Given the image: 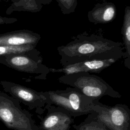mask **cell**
Segmentation results:
<instances>
[{
	"mask_svg": "<svg viewBox=\"0 0 130 130\" xmlns=\"http://www.w3.org/2000/svg\"><path fill=\"white\" fill-rule=\"evenodd\" d=\"M57 51L62 67L89 60L117 61L123 58L124 52L121 43L86 32L78 35L71 42L58 47Z\"/></svg>",
	"mask_w": 130,
	"mask_h": 130,
	"instance_id": "1",
	"label": "cell"
},
{
	"mask_svg": "<svg viewBox=\"0 0 130 130\" xmlns=\"http://www.w3.org/2000/svg\"><path fill=\"white\" fill-rule=\"evenodd\" d=\"M42 93L47 100V105L59 107L74 118L82 115L98 114L104 106L74 87L42 92Z\"/></svg>",
	"mask_w": 130,
	"mask_h": 130,
	"instance_id": "2",
	"label": "cell"
},
{
	"mask_svg": "<svg viewBox=\"0 0 130 130\" xmlns=\"http://www.w3.org/2000/svg\"><path fill=\"white\" fill-rule=\"evenodd\" d=\"M59 82L78 89L85 95L99 101L104 96L120 98L121 94L101 77L88 72L63 75L58 78Z\"/></svg>",
	"mask_w": 130,
	"mask_h": 130,
	"instance_id": "3",
	"label": "cell"
},
{
	"mask_svg": "<svg viewBox=\"0 0 130 130\" xmlns=\"http://www.w3.org/2000/svg\"><path fill=\"white\" fill-rule=\"evenodd\" d=\"M0 121L13 130H41L20 102L8 93L0 91Z\"/></svg>",
	"mask_w": 130,
	"mask_h": 130,
	"instance_id": "4",
	"label": "cell"
},
{
	"mask_svg": "<svg viewBox=\"0 0 130 130\" xmlns=\"http://www.w3.org/2000/svg\"><path fill=\"white\" fill-rule=\"evenodd\" d=\"M39 53L36 50L29 53L0 56V62L17 71L37 75V79H46L49 68L42 64Z\"/></svg>",
	"mask_w": 130,
	"mask_h": 130,
	"instance_id": "5",
	"label": "cell"
},
{
	"mask_svg": "<svg viewBox=\"0 0 130 130\" xmlns=\"http://www.w3.org/2000/svg\"><path fill=\"white\" fill-rule=\"evenodd\" d=\"M1 84L6 93L18 100L30 110L35 111L39 115L45 110L47 100L42 92L10 81H2Z\"/></svg>",
	"mask_w": 130,
	"mask_h": 130,
	"instance_id": "6",
	"label": "cell"
},
{
	"mask_svg": "<svg viewBox=\"0 0 130 130\" xmlns=\"http://www.w3.org/2000/svg\"><path fill=\"white\" fill-rule=\"evenodd\" d=\"M96 117L108 130H130V110L125 105H104Z\"/></svg>",
	"mask_w": 130,
	"mask_h": 130,
	"instance_id": "7",
	"label": "cell"
},
{
	"mask_svg": "<svg viewBox=\"0 0 130 130\" xmlns=\"http://www.w3.org/2000/svg\"><path fill=\"white\" fill-rule=\"evenodd\" d=\"M45 109L47 113L44 116H38L41 120L39 125L41 130H69L74 117L54 105H46Z\"/></svg>",
	"mask_w": 130,
	"mask_h": 130,
	"instance_id": "8",
	"label": "cell"
},
{
	"mask_svg": "<svg viewBox=\"0 0 130 130\" xmlns=\"http://www.w3.org/2000/svg\"><path fill=\"white\" fill-rule=\"evenodd\" d=\"M116 61V60L114 59L85 61L69 64L58 69L50 68L49 70L51 72L63 73L64 75H70L80 72L99 73Z\"/></svg>",
	"mask_w": 130,
	"mask_h": 130,
	"instance_id": "9",
	"label": "cell"
},
{
	"mask_svg": "<svg viewBox=\"0 0 130 130\" xmlns=\"http://www.w3.org/2000/svg\"><path fill=\"white\" fill-rule=\"evenodd\" d=\"M40 39L38 34L28 30H19L0 35V45L36 46Z\"/></svg>",
	"mask_w": 130,
	"mask_h": 130,
	"instance_id": "10",
	"label": "cell"
},
{
	"mask_svg": "<svg viewBox=\"0 0 130 130\" xmlns=\"http://www.w3.org/2000/svg\"><path fill=\"white\" fill-rule=\"evenodd\" d=\"M115 5L111 2L97 3L87 13L88 20L94 24H105L112 21L116 16Z\"/></svg>",
	"mask_w": 130,
	"mask_h": 130,
	"instance_id": "11",
	"label": "cell"
},
{
	"mask_svg": "<svg viewBox=\"0 0 130 130\" xmlns=\"http://www.w3.org/2000/svg\"><path fill=\"white\" fill-rule=\"evenodd\" d=\"M121 34L125 50L123 57L124 66L130 70V6H126L124 9Z\"/></svg>",
	"mask_w": 130,
	"mask_h": 130,
	"instance_id": "12",
	"label": "cell"
},
{
	"mask_svg": "<svg viewBox=\"0 0 130 130\" xmlns=\"http://www.w3.org/2000/svg\"><path fill=\"white\" fill-rule=\"evenodd\" d=\"M73 126L76 130H108L97 118L96 113L89 114L84 121Z\"/></svg>",
	"mask_w": 130,
	"mask_h": 130,
	"instance_id": "13",
	"label": "cell"
},
{
	"mask_svg": "<svg viewBox=\"0 0 130 130\" xmlns=\"http://www.w3.org/2000/svg\"><path fill=\"white\" fill-rule=\"evenodd\" d=\"M35 46L0 45V56L31 53L36 50Z\"/></svg>",
	"mask_w": 130,
	"mask_h": 130,
	"instance_id": "14",
	"label": "cell"
},
{
	"mask_svg": "<svg viewBox=\"0 0 130 130\" xmlns=\"http://www.w3.org/2000/svg\"><path fill=\"white\" fill-rule=\"evenodd\" d=\"M63 14H70L75 12L77 0H56Z\"/></svg>",
	"mask_w": 130,
	"mask_h": 130,
	"instance_id": "15",
	"label": "cell"
},
{
	"mask_svg": "<svg viewBox=\"0 0 130 130\" xmlns=\"http://www.w3.org/2000/svg\"><path fill=\"white\" fill-rule=\"evenodd\" d=\"M17 21V19L14 18H7L0 16V24L13 23Z\"/></svg>",
	"mask_w": 130,
	"mask_h": 130,
	"instance_id": "16",
	"label": "cell"
},
{
	"mask_svg": "<svg viewBox=\"0 0 130 130\" xmlns=\"http://www.w3.org/2000/svg\"><path fill=\"white\" fill-rule=\"evenodd\" d=\"M40 2L42 4H50L53 0H39Z\"/></svg>",
	"mask_w": 130,
	"mask_h": 130,
	"instance_id": "17",
	"label": "cell"
},
{
	"mask_svg": "<svg viewBox=\"0 0 130 130\" xmlns=\"http://www.w3.org/2000/svg\"><path fill=\"white\" fill-rule=\"evenodd\" d=\"M3 1V0H0V2H1V1Z\"/></svg>",
	"mask_w": 130,
	"mask_h": 130,
	"instance_id": "18",
	"label": "cell"
}]
</instances>
